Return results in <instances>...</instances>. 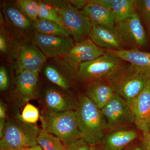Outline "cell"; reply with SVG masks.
<instances>
[{
    "mask_svg": "<svg viewBox=\"0 0 150 150\" xmlns=\"http://www.w3.org/2000/svg\"><path fill=\"white\" fill-rule=\"evenodd\" d=\"M33 26L36 32L42 35L70 37L69 33L67 30L53 22L38 18L33 22Z\"/></svg>",
    "mask_w": 150,
    "mask_h": 150,
    "instance_id": "obj_20",
    "label": "cell"
},
{
    "mask_svg": "<svg viewBox=\"0 0 150 150\" xmlns=\"http://www.w3.org/2000/svg\"><path fill=\"white\" fill-rule=\"evenodd\" d=\"M6 106L3 102L0 103V119H5L6 116Z\"/></svg>",
    "mask_w": 150,
    "mask_h": 150,
    "instance_id": "obj_36",
    "label": "cell"
},
{
    "mask_svg": "<svg viewBox=\"0 0 150 150\" xmlns=\"http://www.w3.org/2000/svg\"><path fill=\"white\" fill-rule=\"evenodd\" d=\"M45 103L51 112H64L76 109V104L61 91L50 89L45 95Z\"/></svg>",
    "mask_w": 150,
    "mask_h": 150,
    "instance_id": "obj_18",
    "label": "cell"
},
{
    "mask_svg": "<svg viewBox=\"0 0 150 150\" xmlns=\"http://www.w3.org/2000/svg\"><path fill=\"white\" fill-rule=\"evenodd\" d=\"M114 28L126 48L141 50L148 47L147 34L136 9L131 16L115 24Z\"/></svg>",
    "mask_w": 150,
    "mask_h": 150,
    "instance_id": "obj_7",
    "label": "cell"
},
{
    "mask_svg": "<svg viewBox=\"0 0 150 150\" xmlns=\"http://www.w3.org/2000/svg\"><path fill=\"white\" fill-rule=\"evenodd\" d=\"M130 107L138 129L143 134L150 133V79Z\"/></svg>",
    "mask_w": 150,
    "mask_h": 150,
    "instance_id": "obj_10",
    "label": "cell"
},
{
    "mask_svg": "<svg viewBox=\"0 0 150 150\" xmlns=\"http://www.w3.org/2000/svg\"><path fill=\"white\" fill-rule=\"evenodd\" d=\"M88 1L85 0H72L68 1L73 6L78 9L83 8L85 6Z\"/></svg>",
    "mask_w": 150,
    "mask_h": 150,
    "instance_id": "obj_32",
    "label": "cell"
},
{
    "mask_svg": "<svg viewBox=\"0 0 150 150\" xmlns=\"http://www.w3.org/2000/svg\"><path fill=\"white\" fill-rule=\"evenodd\" d=\"M8 49L7 41L5 36H4L3 33L1 32L0 34V51L2 53L5 54Z\"/></svg>",
    "mask_w": 150,
    "mask_h": 150,
    "instance_id": "obj_33",
    "label": "cell"
},
{
    "mask_svg": "<svg viewBox=\"0 0 150 150\" xmlns=\"http://www.w3.org/2000/svg\"><path fill=\"white\" fill-rule=\"evenodd\" d=\"M42 122L43 129L58 137L65 146L82 138L74 110L49 112L42 118Z\"/></svg>",
    "mask_w": 150,
    "mask_h": 150,
    "instance_id": "obj_5",
    "label": "cell"
},
{
    "mask_svg": "<svg viewBox=\"0 0 150 150\" xmlns=\"http://www.w3.org/2000/svg\"><path fill=\"white\" fill-rule=\"evenodd\" d=\"M29 148H25V149H22L19 150H29Z\"/></svg>",
    "mask_w": 150,
    "mask_h": 150,
    "instance_id": "obj_41",
    "label": "cell"
},
{
    "mask_svg": "<svg viewBox=\"0 0 150 150\" xmlns=\"http://www.w3.org/2000/svg\"></svg>",
    "mask_w": 150,
    "mask_h": 150,
    "instance_id": "obj_42",
    "label": "cell"
},
{
    "mask_svg": "<svg viewBox=\"0 0 150 150\" xmlns=\"http://www.w3.org/2000/svg\"><path fill=\"white\" fill-rule=\"evenodd\" d=\"M89 150H102L101 148H100L98 144L91 145Z\"/></svg>",
    "mask_w": 150,
    "mask_h": 150,
    "instance_id": "obj_38",
    "label": "cell"
},
{
    "mask_svg": "<svg viewBox=\"0 0 150 150\" xmlns=\"http://www.w3.org/2000/svg\"><path fill=\"white\" fill-rule=\"evenodd\" d=\"M100 110L107 129L116 130L134 123L135 119L130 105L115 94Z\"/></svg>",
    "mask_w": 150,
    "mask_h": 150,
    "instance_id": "obj_8",
    "label": "cell"
},
{
    "mask_svg": "<svg viewBox=\"0 0 150 150\" xmlns=\"http://www.w3.org/2000/svg\"><path fill=\"white\" fill-rule=\"evenodd\" d=\"M46 58L33 43L23 45L19 51L17 74L23 70L38 74L46 63Z\"/></svg>",
    "mask_w": 150,
    "mask_h": 150,
    "instance_id": "obj_11",
    "label": "cell"
},
{
    "mask_svg": "<svg viewBox=\"0 0 150 150\" xmlns=\"http://www.w3.org/2000/svg\"><path fill=\"white\" fill-rule=\"evenodd\" d=\"M129 62L139 72L150 79V53L138 49H127L121 51L105 50Z\"/></svg>",
    "mask_w": 150,
    "mask_h": 150,
    "instance_id": "obj_13",
    "label": "cell"
},
{
    "mask_svg": "<svg viewBox=\"0 0 150 150\" xmlns=\"http://www.w3.org/2000/svg\"><path fill=\"white\" fill-rule=\"evenodd\" d=\"M5 119H0V138L3 137L4 134V130L5 126Z\"/></svg>",
    "mask_w": 150,
    "mask_h": 150,
    "instance_id": "obj_37",
    "label": "cell"
},
{
    "mask_svg": "<svg viewBox=\"0 0 150 150\" xmlns=\"http://www.w3.org/2000/svg\"><path fill=\"white\" fill-rule=\"evenodd\" d=\"M38 18L40 19L56 23L64 28L54 6L46 1H39Z\"/></svg>",
    "mask_w": 150,
    "mask_h": 150,
    "instance_id": "obj_26",
    "label": "cell"
},
{
    "mask_svg": "<svg viewBox=\"0 0 150 150\" xmlns=\"http://www.w3.org/2000/svg\"><path fill=\"white\" fill-rule=\"evenodd\" d=\"M100 48H101L97 46L91 39H86L77 42L70 50L67 55L72 56L90 53L97 51Z\"/></svg>",
    "mask_w": 150,
    "mask_h": 150,
    "instance_id": "obj_27",
    "label": "cell"
},
{
    "mask_svg": "<svg viewBox=\"0 0 150 150\" xmlns=\"http://www.w3.org/2000/svg\"><path fill=\"white\" fill-rule=\"evenodd\" d=\"M89 38L100 48L115 51L126 49L114 27L92 24Z\"/></svg>",
    "mask_w": 150,
    "mask_h": 150,
    "instance_id": "obj_12",
    "label": "cell"
},
{
    "mask_svg": "<svg viewBox=\"0 0 150 150\" xmlns=\"http://www.w3.org/2000/svg\"><path fill=\"white\" fill-rule=\"evenodd\" d=\"M90 145L82 138L66 145L65 150H89Z\"/></svg>",
    "mask_w": 150,
    "mask_h": 150,
    "instance_id": "obj_30",
    "label": "cell"
},
{
    "mask_svg": "<svg viewBox=\"0 0 150 150\" xmlns=\"http://www.w3.org/2000/svg\"><path fill=\"white\" fill-rule=\"evenodd\" d=\"M9 78L6 68L1 66L0 67V90L1 91L6 90L9 86Z\"/></svg>",
    "mask_w": 150,
    "mask_h": 150,
    "instance_id": "obj_31",
    "label": "cell"
},
{
    "mask_svg": "<svg viewBox=\"0 0 150 150\" xmlns=\"http://www.w3.org/2000/svg\"><path fill=\"white\" fill-rule=\"evenodd\" d=\"M142 145L145 150H150V133L143 134Z\"/></svg>",
    "mask_w": 150,
    "mask_h": 150,
    "instance_id": "obj_35",
    "label": "cell"
},
{
    "mask_svg": "<svg viewBox=\"0 0 150 150\" xmlns=\"http://www.w3.org/2000/svg\"><path fill=\"white\" fill-rule=\"evenodd\" d=\"M105 53V50L103 48H100L99 50L90 53L72 56L67 55L64 57V60L74 69H78L81 64L95 60Z\"/></svg>",
    "mask_w": 150,
    "mask_h": 150,
    "instance_id": "obj_23",
    "label": "cell"
},
{
    "mask_svg": "<svg viewBox=\"0 0 150 150\" xmlns=\"http://www.w3.org/2000/svg\"><path fill=\"white\" fill-rule=\"evenodd\" d=\"M40 130L35 124L25 123L21 119L7 121L0 140V150H19L36 146Z\"/></svg>",
    "mask_w": 150,
    "mask_h": 150,
    "instance_id": "obj_3",
    "label": "cell"
},
{
    "mask_svg": "<svg viewBox=\"0 0 150 150\" xmlns=\"http://www.w3.org/2000/svg\"><path fill=\"white\" fill-rule=\"evenodd\" d=\"M47 3L54 6L64 27L77 42L89 38L92 23L82 11L67 1H48Z\"/></svg>",
    "mask_w": 150,
    "mask_h": 150,
    "instance_id": "obj_4",
    "label": "cell"
},
{
    "mask_svg": "<svg viewBox=\"0 0 150 150\" xmlns=\"http://www.w3.org/2000/svg\"><path fill=\"white\" fill-rule=\"evenodd\" d=\"M82 12L92 24L108 27L115 26V18L112 10L100 5L93 0L88 1L83 8Z\"/></svg>",
    "mask_w": 150,
    "mask_h": 150,
    "instance_id": "obj_17",
    "label": "cell"
},
{
    "mask_svg": "<svg viewBox=\"0 0 150 150\" xmlns=\"http://www.w3.org/2000/svg\"><path fill=\"white\" fill-rule=\"evenodd\" d=\"M38 109L33 105L28 103L25 105L21 118L23 121L28 124H35L39 118Z\"/></svg>",
    "mask_w": 150,
    "mask_h": 150,
    "instance_id": "obj_28",
    "label": "cell"
},
{
    "mask_svg": "<svg viewBox=\"0 0 150 150\" xmlns=\"http://www.w3.org/2000/svg\"><path fill=\"white\" fill-rule=\"evenodd\" d=\"M29 150H43L39 145L29 148Z\"/></svg>",
    "mask_w": 150,
    "mask_h": 150,
    "instance_id": "obj_39",
    "label": "cell"
},
{
    "mask_svg": "<svg viewBox=\"0 0 150 150\" xmlns=\"http://www.w3.org/2000/svg\"><path fill=\"white\" fill-rule=\"evenodd\" d=\"M115 95L110 81H100L90 83L86 96L100 110L110 101Z\"/></svg>",
    "mask_w": 150,
    "mask_h": 150,
    "instance_id": "obj_15",
    "label": "cell"
},
{
    "mask_svg": "<svg viewBox=\"0 0 150 150\" xmlns=\"http://www.w3.org/2000/svg\"><path fill=\"white\" fill-rule=\"evenodd\" d=\"M135 7L150 31V0H136Z\"/></svg>",
    "mask_w": 150,
    "mask_h": 150,
    "instance_id": "obj_29",
    "label": "cell"
},
{
    "mask_svg": "<svg viewBox=\"0 0 150 150\" xmlns=\"http://www.w3.org/2000/svg\"><path fill=\"white\" fill-rule=\"evenodd\" d=\"M75 112L82 138L90 145L98 144L108 129L101 110L84 96L79 99Z\"/></svg>",
    "mask_w": 150,
    "mask_h": 150,
    "instance_id": "obj_1",
    "label": "cell"
},
{
    "mask_svg": "<svg viewBox=\"0 0 150 150\" xmlns=\"http://www.w3.org/2000/svg\"><path fill=\"white\" fill-rule=\"evenodd\" d=\"M33 43L46 57L50 58L65 57L74 45L73 39L70 37L43 35L37 32L33 36Z\"/></svg>",
    "mask_w": 150,
    "mask_h": 150,
    "instance_id": "obj_9",
    "label": "cell"
},
{
    "mask_svg": "<svg viewBox=\"0 0 150 150\" xmlns=\"http://www.w3.org/2000/svg\"><path fill=\"white\" fill-rule=\"evenodd\" d=\"M5 18L11 25L18 30L26 31L30 28L33 22L16 6L5 4L3 5Z\"/></svg>",
    "mask_w": 150,
    "mask_h": 150,
    "instance_id": "obj_19",
    "label": "cell"
},
{
    "mask_svg": "<svg viewBox=\"0 0 150 150\" xmlns=\"http://www.w3.org/2000/svg\"><path fill=\"white\" fill-rule=\"evenodd\" d=\"M38 75V74L26 70L18 73L16 91L23 101H28L36 98Z\"/></svg>",
    "mask_w": 150,
    "mask_h": 150,
    "instance_id": "obj_16",
    "label": "cell"
},
{
    "mask_svg": "<svg viewBox=\"0 0 150 150\" xmlns=\"http://www.w3.org/2000/svg\"><path fill=\"white\" fill-rule=\"evenodd\" d=\"M15 6L33 22L38 18L39 1L33 0H17Z\"/></svg>",
    "mask_w": 150,
    "mask_h": 150,
    "instance_id": "obj_25",
    "label": "cell"
},
{
    "mask_svg": "<svg viewBox=\"0 0 150 150\" xmlns=\"http://www.w3.org/2000/svg\"><path fill=\"white\" fill-rule=\"evenodd\" d=\"M126 64V62L121 58L105 51L103 55L95 60L80 65L78 76L81 81L89 83L110 81Z\"/></svg>",
    "mask_w": 150,
    "mask_h": 150,
    "instance_id": "obj_2",
    "label": "cell"
},
{
    "mask_svg": "<svg viewBox=\"0 0 150 150\" xmlns=\"http://www.w3.org/2000/svg\"><path fill=\"white\" fill-rule=\"evenodd\" d=\"M93 1L100 5L111 10L112 0H93Z\"/></svg>",
    "mask_w": 150,
    "mask_h": 150,
    "instance_id": "obj_34",
    "label": "cell"
},
{
    "mask_svg": "<svg viewBox=\"0 0 150 150\" xmlns=\"http://www.w3.org/2000/svg\"><path fill=\"white\" fill-rule=\"evenodd\" d=\"M139 136L137 131L130 129H116L105 135L100 142L102 150H123Z\"/></svg>",
    "mask_w": 150,
    "mask_h": 150,
    "instance_id": "obj_14",
    "label": "cell"
},
{
    "mask_svg": "<svg viewBox=\"0 0 150 150\" xmlns=\"http://www.w3.org/2000/svg\"><path fill=\"white\" fill-rule=\"evenodd\" d=\"M149 80L129 64H126L110 81L115 94L126 100L131 106Z\"/></svg>",
    "mask_w": 150,
    "mask_h": 150,
    "instance_id": "obj_6",
    "label": "cell"
},
{
    "mask_svg": "<svg viewBox=\"0 0 150 150\" xmlns=\"http://www.w3.org/2000/svg\"><path fill=\"white\" fill-rule=\"evenodd\" d=\"M129 150H145L144 148V146L142 147H141L140 146H134V147L131 148V149H129Z\"/></svg>",
    "mask_w": 150,
    "mask_h": 150,
    "instance_id": "obj_40",
    "label": "cell"
},
{
    "mask_svg": "<svg viewBox=\"0 0 150 150\" xmlns=\"http://www.w3.org/2000/svg\"><path fill=\"white\" fill-rule=\"evenodd\" d=\"M44 74L48 80L63 89L67 90L70 86L69 81L53 65H48L45 67Z\"/></svg>",
    "mask_w": 150,
    "mask_h": 150,
    "instance_id": "obj_24",
    "label": "cell"
},
{
    "mask_svg": "<svg viewBox=\"0 0 150 150\" xmlns=\"http://www.w3.org/2000/svg\"><path fill=\"white\" fill-rule=\"evenodd\" d=\"M135 0H112L111 10L115 24L131 16L136 10Z\"/></svg>",
    "mask_w": 150,
    "mask_h": 150,
    "instance_id": "obj_21",
    "label": "cell"
},
{
    "mask_svg": "<svg viewBox=\"0 0 150 150\" xmlns=\"http://www.w3.org/2000/svg\"><path fill=\"white\" fill-rule=\"evenodd\" d=\"M37 143L43 150H65L66 149L62 140L43 128L39 131Z\"/></svg>",
    "mask_w": 150,
    "mask_h": 150,
    "instance_id": "obj_22",
    "label": "cell"
}]
</instances>
